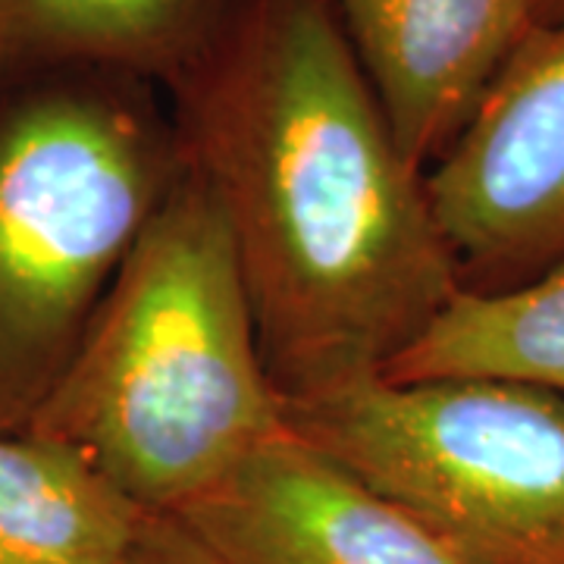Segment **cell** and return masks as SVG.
Returning <instances> with one entry per match:
<instances>
[{
	"mask_svg": "<svg viewBox=\"0 0 564 564\" xmlns=\"http://www.w3.org/2000/svg\"><path fill=\"white\" fill-rule=\"evenodd\" d=\"M282 426L226 220L182 166L29 430L176 514Z\"/></svg>",
	"mask_w": 564,
	"mask_h": 564,
	"instance_id": "2",
	"label": "cell"
},
{
	"mask_svg": "<svg viewBox=\"0 0 564 564\" xmlns=\"http://www.w3.org/2000/svg\"><path fill=\"white\" fill-rule=\"evenodd\" d=\"M170 518L223 564H480L289 426Z\"/></svg>",
	"mask_w": 564,
	"mask_h": 564,
	"instance_id": "6",
	"label": "cell"
},
{
	"mask_svg": "<svg viewBox=\"0 0 564 564\" xmlns=\"http://www.w3.org/2000/svg\"><path fill=\"white\" fill-rule=\"evenodd\" d=\"M380 377L395 383L489 377L564 395V267L508 292H458Z\"/></svg>",
	"mask_w": 564,
	"mask_h": 564,
	"instance_id": "10",
	"label": "cell"
},
{
	"mask_svg": "<svg viewBox=\"0 0 564 564\" xmlns=\"http://www.w3.org/2000/svg\"><path fill=\"white\" fill-rule=\"evenodd\" d=\"M166 98L282 402L380 377L462 292L423 173L323 0H239Z\"/></svg>",
	"mask_w": 564,
	"mask_h": 564,
	"instance_id": "1",
	"label": "cell"
},
{
	"mask_svg": "<svg viewBox=\"0 0 564 564\" xmlns=\"http://www.w3.org/2000/svg\"><path fill=\"white\" fill-rule=\"evenodd\" d=\"M180 170L151 82H0V433L39 417Z\"/></svg>",
	"mask_w": 564,
	"mask_h": 564,
	"instance_id": "3",
	"label": "cell"
},
{
	"mask_svg": "<svg viewBox=\"0 0 564 564\" xmlns=\"http://www.w3.org/2000/svg\"><path fill=\"white\" fill-rule=\"evenodd\" d=\"M239 0H0V82L117 73L166 91Z\"/></svg>",
	"mask_w": 564,
	"mask_h": 564,
	"instance_id": "8",
	"label": "cell"
},
{
	"mask_svg": "<svg viewBox=\"0 0 564 564\" xmlns=\"http://www.w3.org/2000/svg\"><path fill=\"white\" fill-rule=\"evenodd\" d=\"M282 421L480 564H564L562 392L370 377L282 402Z\"/></svg>",
	"mask_w": 564,
	"mask_h": 564,
	"instance_id": "4",
	"label": "cell"
},
{
	"mask_svg": "<svg viewBox=\"0 0 564 564\" xmlns=\"http://www.w3.org/2000/svg\"><path fill=\"white\" fill-rule=\"evenodd\" d=\"M533 22L536 25H552L564 20V0H530Z\"/></svg>",
	"mask_w": 564,
	"mask_h": 564,
	"instance_id": "12",
	"label": "cell"
},
{
	"mask_svg": "<svg viewBox=\"0 0 564 564\" xmlns=\"http://www.w3.org/2000/svg\"><path fill=\"white\" fill-rule=\"evenodd\" d=\"M402 158L426 173L530 35V0H323Z\"/></svg>",
	"mask_w": 564,
	"mask_h": 564,
	"instance_id": "7",
	"label": "cell"
},
{
	"mask_svg": "<svg viewBox=\"0 0 564 564\" xmlns=\"http://www.w3.org/2000/svg\"><path fill=\"white\" fill-rule=\"evenodd\" d=\"M144 511L39 433H0V564H122Z\"/></svg>",
	"mask_w": 564,
	"mask_h": 564,
	"instance_id": "9",
	"label": "cell"
},
{
	"mask_svg": "<svg viewBox=\"0 0 564 564\" xmlns=\"http://www.w3.org/2000/svg\"><path fill=\"white\" fill-rule=\"evenodd\" d=\"M122 564H223L170 514H148Z\"/></svg>",
	"mask_w": 564,
	"mask_h": 564,
	"instance_id": "11",
	"label": "cell"
},
{
	"mask_svg": "<svg viewBox=\"0 0 564 564\" xmlns=\"http://www.w3.org/2000/svg\"><path fill=\"white\" fill-rule=\"evenodd\" d=\"M423 185L462 292L564 267V20L530 29Z\"/></svg>",
	"mask_w": 564,
	"mask_h": 564,
	"instance_id": "5",
	"label": "cell"
}]
</instances>
